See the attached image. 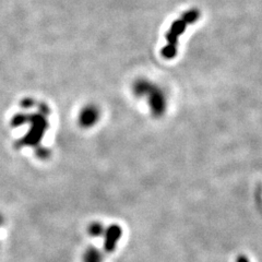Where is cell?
<instances>
[{
  "instance_id": "cell-1",
  "label": "cell",
  "mask_w": 262,
  "mask_h": 262,
  "mask_svg": "<svg viewBox=\"0 0 262 262\" xmlns=\"http://www.w3.org/2000/svg\"><path fill=\"white\" fill-rule=\"evenodd\" d=\"M133 93L136 97L145 100L152 117L161 118L167 112V96L164 90L153 82L146 79L136 80L133 84Z\"/></svg>"
},
{
  "instance_id": "cell-2",
  "label": "cell",
  "mask_w": 262,
  "mask_h": 262,
  "mask_svg": "<svg viewBox=\"0 0 262 262\" xmlns=\"http://www.w3.org/2000/svg\"><path fill=\"white\" fill-rule=\"evenodd\" d=\"M198 18H199V12L196 10H190L186 12L182 16V19H179L173 23V26H171L170 30L166 34L168 45L162 49V56L164 58H167V59L174 58L176 56V46H177V39L179 35L186 30L187 24L193 23L194 21L198 20Z\"/></svg>"
},
{
  "instance_id": "cell-3",
  "label": "cell",
  "mask_w": 262,
  "mask_h": 262,
  "mask_svg": "<svg viewBox=\"0 0 262 262\" xmlns=\"http://www.w3.org/2000/svg\"><path fill=\"white\" fill-rule=\"evenodd\" d=\"M28 120L31 122V128L28 135L23 138L22 142L26 145H37L48 127L46 115L45 113H37L33 116H28Z\"/></svg>"
},
{
  "instance_id": "cell-4",
  "label": "cell",
  "mask_w": 262,
  "mask_h": 262,
  "mask_svg": "<svg viewBox=\"0 0 262 262\" xmlns=\"http://www.w3.org/2000/svg\"><path fill=\"white\" fill-rule=\"evenodd\" d=\"M102 116L100 107L95 104H86L78 114V125L82 129H91L97 125Z\"/></svg>"
},
{
  "instance_id": "cell-5",
  "label": "cell",
  "mask_w": 262,
  "mask_h": 262,
  "mask_svg": "<svg viewBox=\"0 0 262 262\" xmlns=\"http://www.w3.org/2000/svg\"><path fill=\"white\" fill-rule=\"evenodd\" d=\"M122 237V228L118 224H111L105 228L103 235L104 238V250L111 253L116 250L117 245Z\"/></svg>"
},
{
  "instance_id": "cell-6",
  "label": "cell",
  "mask_w": 262,
  "mask_h": 262,
  "mask_svg": "<svg viewBox=\"0 0 262 262\" xmlns=\"http://www.w3.org/2000/svg\"><path fill=\"white\" fill-rule=\"evenodd\" d=\"M104 253L95 247H89L85 249L82 262H103Z\"/></svg>"
},
{
  "instance_id": "cell-7",
  "label": "cell",
  "mask_w": 262,
  "mask_h": 262,
  "mask_svg": "<svg viewBox=\"0 0 262 262\" xmlns=\"http://www.w3.org/2000/svg\"><path fill=\"white\" fill-rule=\"evenodd\" d=\"M105 226L101 222H93L89 225L88 233L91 237H103L105 232Z\"/></svg>"
},
{
  "instance_id": "cell-8",
  "label": "cell",
  "mask_w": 262,
  "mask_h": 262,
  "mask_svg": "<svg viewBox=\"0 0 262 262\" xmlns=\"http://www.w3.org/2000/svg\"><path fill=\"white\" fill-rule=\"evenodd\" d=\"M4 223H5V217L3 216L2 213H0V227L4 225Z\"/></svg>"
}]
</instances>
